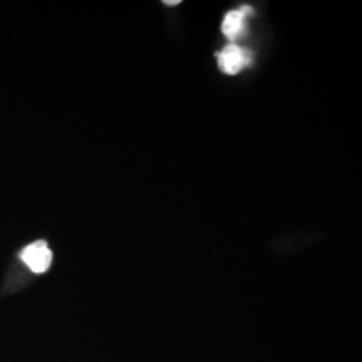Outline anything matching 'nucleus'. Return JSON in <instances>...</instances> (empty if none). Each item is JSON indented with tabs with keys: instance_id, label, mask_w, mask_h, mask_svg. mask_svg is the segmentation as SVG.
I'll use <instances>...</instances> for the list:
<instances>
[{
	"instance_id": "4",
	"label": "nucleus",
	"mask_w": 362,
	"mask_h": 362,
	"mask_svg": "<svg viewBox=\"0 0 362 362\" xmlns=\"http://www.w3.org/2000/svg\"><path fill=\"white\" fill-rule=\"evenodd\" d=\"M164 4H167V6H176V4H180V0H165L164 1Z\"/></svg>"
},
{
	"instance_id": "1",
	"label": "nucleus",
	"mask_w": 362,
	"mask_h": 362,
	"mask_svg": "<svg viewBox=\"0 0 362 362\" xmlns=\"http://www.w3.org/2000/svg\"><path fill=\"white\" fill-rule=\"evenodd\" d=\"M218 64L223 73L235 76L251 64V54L236 45H228L218 54Z\"/></svg>"
},
{
	"instance_id": "2",
	"label": "nucleus",
	"mask_w": 362,
	"mask_h": 362,
	"mask_svg": "<svg viewBox=\"0 0 362 362\" xmlns=\"http://www.w3.org/2000/svg\"><path fill=\"white\" fill-rule=\"evenodd\" d=\"M21 257L30 267L31 272L42 274L49 270L52 264V252L45 240H38L31 243L22 251Z\"/></svg>"
},
{
	"instance_id": "3",
	"label": "nucleus",
	"mask_w": 362,
	"mask_h": 362,
	"mask_svg": "<svg viewBox=\"0 0 362 362\" xmlns=\"http://www.w3.org/2000/svg\"><path fill=\"white\" fill-rule=\"evenodd\" d=\"M252 13V8L248 6H243L239 10H233L226 15L223 25H221V33L228 39L238 38L242 35L246 26V18Z\"/></svg>"
}]
</instances>
